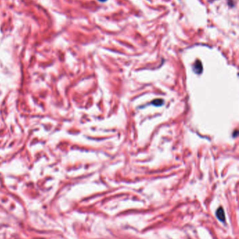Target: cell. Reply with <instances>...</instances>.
<instances>
[{"instance_id": "obj_1", "label": "cell", "mask_w": 239, "mask_h": 239, "mask_svg": "<svg viewBox=\"0 0 239 239\" xmlns=\"http://www.w3.org/2000/svg\"><path fill=\"white\" fill-rule=\"evenodd\" d=\"M216 217H217L220 222L224 223L226 222V217H225V213L224 211V208L222 207H219L217 208L216 211Z\"/></svg>"}, {"instance_id": "obj_2", "label": "cell", "mask_w": 239, "mask_h": 239, "mask_svg": "<svg viewBox=\"0 0 239 239\" xmlns=\"http://www.w3.org/2000/svg\"><path fill=\"white\" fill-rule=\"evenodd\" d=\"M98 1H100V2H104L107 1V0H98Z\"/></svg>"}]
</instances>
